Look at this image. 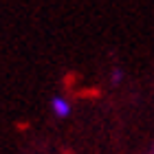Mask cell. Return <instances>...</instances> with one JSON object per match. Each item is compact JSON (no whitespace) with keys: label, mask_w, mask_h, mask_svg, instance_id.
<instances>
[{"label":"cell","mask_w":154,"mask_h":154,"mask_svg":"<svg viewBox=\"0 0 154 154\" xmlns=\"http://www.w3.org/2000/svg\"><path fill=\"white\" fill-rule=\"evenodd\" d=\"M51 106H53V112L57 115V117H68V112H71V106H68V101L62 99V97H55V99L51 101Z\"/></svg>","instance_id":"6da1fadb"},{"label":"cell","mask_w":154,"mask_h":154,"mask_svg":"<svg viewBox=\"0 0 154 154\" xmlns=\"http://www.w3.org/2000/svg\"><path fill=\"white\" fill-rule=\"evenodd\" d=\"M119 79H121V71H115V73H112V82L117 84Z\"/></svg>","instance_id":"7a4b0ae2"}]
</instances>
